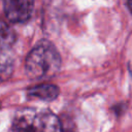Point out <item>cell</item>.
I'll return each instance as SVG.
<instances>
[{"label": "cell", "mask_w": 132, "mask_h": 132, "mask_svg": "<svg viewBox=\"0 0 132 132\" xmlns=\"http://www.w3.org/2000/svg\"><path fill=\"white\" fill-rule=\"evenodd\" d=\"M61 67V57L56 46L47 41H39L28 54L25 71L30 78L42 79L55 75Z\"/></svg>", "instance_id": "1"}, {"label": "cell", "mask_w": 132, "mask_h": 132, "mask_svg": "<svg viewBox=\"0 0 132 132\" xmlns=\"http://www.w3.org/2000/svg\"><path fill=\"white\" fill-rule=\"evenodd\" d=\"M14 132H63L59 118L50 110L21 108L12 121Z\"/></svg>", "instance_id": "2"}, {"label": "cell", "mask_w": 132, "mask_h": 132, "mask_svg": "<svg viewBox=\"0 0 132 132\" xmlns=\"http://www.w3.org/2000/svg\"><path fill=\"white\" fill-rule=\"evenodd\" d=\"M16 36L14 31L3 21H0V78L10 76L14 65L13 45Z\"/></svg>", "instance_id": "3"}, {"label": "cell", "mask_w": 132, "mask_h": 132, "mask_svg": "<svg viewBox=\"0 0 132 132\" xmlns=\"http://www.w3.org/2000/svg\"><path fill=\"white\" fill-rule=\"evenodd\" d=\"M3 9L11 23H25L32 16L34 0H3Z\"/></svg>", "instance_id": "4"}, {"label": "cell", "mask_w": 132, "mask_h": 132, "mask_svg": "<svg viewBox=\"0 0 132 132\" xmlns=\"http://www.w3.org/2000/svg\"><path fill=\"white\" fill-rule=\"evenodd\" d=\"M28 96L42 101H53L59 95V88L52 84H41L28 89Z\"/></svg>", "instance_id": "5"}, {"label": "cell", "mask_w": 132, "mask_h": 132, "mask_svg": "<svg viewBox=\"0 0 132 132\" xmlns=\"http://www.w3.org/2000/svg\"><path fill=\"white\" fill-rule=\"evenodd\" d=\"M128 6H129V8L132 12V0H128Z\"/></svg>", "instance_id": "6"}, {"label": "cell", "mask_w": 132, "mask_h": 132, "mask_svg": "<svg viewBox=\"0 0 132 132\" xmlns=\"http://www.w3.org/2000/svg\"><path fill=\"white\" fill-rule=\"evenodd\" d=\"M131 74H132V69H131Z\"/></svg>", "instance_id": "7"}, {"label": "cell", "mask_w": 132, "mask_h": 132, "mask_svg": "<svg viewBox=\"0 0 132 132\" xmlns=\"http://www.w3.org/2000/svg\"><path fill=\"white\" fill-rule=\"evenodd\" d=\"M0 105H1V103H0Z\"/></svg>", "instance_id": "8"}]
</instances>
